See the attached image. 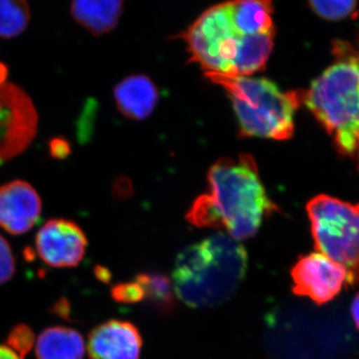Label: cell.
Segmentation results:
<instances>
[{
    "label": "cell",
    "mask_w": 359,
    "mask_h": 359,
    "mask_svg": "<svg viewBox=\"0 0 359 359\" xmlns=\"http://www.w3.org/2000/svg\"><path fill=\"white\" fill-rule=\"evenodd\" d=\"M273 0H228L201 14L181 37L205 75L250 76L273 51Z\"/></svg>",
    "instance_id": "1"
},
{
    "label": "cell",
    "mask_w": 359,
    "mask_h": 359,
    "mask_svg": "<svg viewBox=\"0 0 359 359\" xmlns=\"http://www.w3.org/2000/svg\"><path fill=\"white\" fill-rule=\"evenodd\" d=\"M276 207L250 155L219 160L208 173V190L193 203L187 219L199 228L219 229L243 241L256 235Z\"/></svg>",
    "instance_id": "2"
},
{
    "label": "cell",
    "mask_w": 359,
    "mask_h": 359,
    "mask_svg": "<svg viewBox=\"0 0 359 359\" xmlns=\"http://www.w3.org/2000/svg\"><path fill=\"white\" fill-rule=\"evenodd\" d=\"M247 269L248 254L241 243L228 233H215L177 257L175 292L191 308H215L235 294Z\"/></svg>",
    "instance_id": "3"
},
{
    "label": "cell",
    "mask_w": 359,
    "mask_h": 359,
    "mask_svg": "<svg viewBox=\"0 0 359 359\" xmlns=\"http://www.w3.org/2000/svg\"><path fill=\"white\" fill-rule=\"evenodd\" d=\"M334 55V63L302 91V103L332 137L340 154L354 157L359 132V53L337 41Z\"/></svg>",
    "instance_id": "4"
},
{
    "label": "cell",
    "mask_w": 359,
    "mask_h": 359,
    "mask_svg": "<svg viewBox=\"0 0 359 359\" xmlns=\"http://www.w3.org/2000/svg\"><path fill=\"white\" fill-rule=\"evenodd\" d=\"M230 97L240 124L247 137L287 140L294 131V113L302 103V91L283 92L266 78L207 75Z\"/></svg>",
    "instance_id": "5"
},
{
    "label": "cell",
    "mask_w": 359,
    "mask_h": 359,
    "mask_svg": "<svg viewBox=\"0 0 359 359\" xmlns=\"http://www.w3.org/2000/svg\"><path fill=\"white\" fill-rule=\"evenodd\" d=\"M314 245L344 266L347 285L359 283V204L318 195L306 205Z\"/></svg>",
    "instance_id": "6"
},
{
    "label": "cell",
    "mask_w": 359,
    "mask_h": 359,
    "mask_svg": "<svg viewBox=\"0 0 359 359\" xmlns=\"http://www.w3.org/2000/svg\"><path fill=\"white\" fill-rule=\"evenodd\" d=\"M6 77V68L0 65V164L25 152L39 126L32 98Z\"/></svg>",
    "instance_id": "7"
},
{
    "label": "cell",
    "mask_w": 359,
    "mask_h": 359,
    "mask_svg": "<svg viewBox=\"0 0 359 359\" xmlns=\"http://www.w3.org/2000/svg\"><path fill=\"white\" fill-rule=\"evenodd\" d=\"M290 276L294 294L318 304L332 301L347 283L344 266L318 252L299 257Z\"/></svg>",
    "instance_id": "8"
},
{
    "label": "cell",
    "mask_w": 359,
    "mask_h": 359,
    "mask_svg": "<svg viewBox=\"0 0 359 359\" xmlns=\"http://www.w3.org/2000/svg\"><path fill=\"white\" fill-rule=\"evenodd\" d=\"M35 249L40 259L52 268H74L83 259L87 238L73 222L53 219L40 228Z\"/></svg>",
    "instance_id": "9"
},
{
    "label": "cell",
    "mask_w": 359,
    "mask_h": 359,
    "mask_svg": "<svg viewBox=\"0 0 359 359\" xmlns=\"http://www.w3.org/2000/svg\"><path fill=\"white\" fill-rule=\"evenodd\" d=\"M39 194L25 181H13L0 187V228L11 235L32 230L41 214Z\"/></svg>",
    "instance_id": "10"
},
{
    "label": "cell",
    "mask_w": 359,
    "mask_h": 359,
    "mask_svg": "<svg viewBox=\"0 0 359 359\" xmlns=\"http://www.w3.org/2000/svg\"><path fill=\"white\" fill-rule=\"evenodd\" d=\"M143 340L133 323L110 320L90 332L87 351L91 359H140Z\"/></svg>",
    "instance_id": "11"
},
{
    "label": "cell",
    "mask_w": 359,
    "mask_h": 359,
    "mask_svg": "<svg viewBox=\"0 0 359 359\" xmlns=\"http://www.w3.org/2000/svg\"><path fill=\"white\" fill-rule=\"evenodd\" d=\"M114 98L122 114L134 120H144L154 111L159 92L145 75L125 78L114 89Z\"/></svg>",
    "instance_id": "12"
},
{
    "label": "cell",
    "mask_w": 359,
    "mask_h": 359,
    "mask_svg": "<svg viewBox=\"0 0 359 359\" xmlns=\"http://www.w3.org/2000/svg\"><path fill=\"white\" fill-rule=\"evenodd\" d=\"M123 6L124 0H72L71 13L92 34L102 35L118 25Z\"/></svg>",
    "instance_id": "13"
},
{
    "label": "cell",
    "mask_w": 359,
    "mask_h": 359,
    "mask_svg": "<svg viewBox=\"0 0 359 359\" xmlns=\"http://www.w3.org/2000/svg\"><path fill=\"white\" fill-rule=\"evenodd\" d=\"M37 359H83L85 342L82 335L67 327L46 328L35 342Z\"/></svg>",
    "instance_id": "14"
},
{
    "label": "cell",
    "mask_w": 359,
    "mask_h": 359,
    "mask_svg": "<svg viewBox=\"0 0 359 359\" xmlns=\"http://www.w3.org/2000/svg\"><path fill=\"white\" fill-rule=\"evenodd\" d=\"M30 20L27 0H0V37L13 39L25 32Z\"/></svg>",
    "instance_id": "15"
},
{
    "label": "cell",
    "mask_w": 359,
    "mask_h": 359,
    "mask_svg": "<svg viewBox=\"0 0 359 359\" xmlns=\"http://www.w3.org/2000/svg\"><path fill=\"white\" fill-rule=\"evenodd\" d=\"M137 280L144 290L145 299L160 311H171L175 306L172 283L160 273H140Z\"/></svg>",
    "instance_id": "16"
},
{
    "label": "cell",
    "mask_w": 359,
    "mask_h": 359,
    "mask_svg": "<svg viewBox=\"0 0 359 359\" xmlns=\"http://www.w3.org/2000/svg\"><path fill=\"white\" fill-rule=\"evenodd\" d=\"M314 13L330 21L344 20L355 9L358 0H309Z\"/></svg>",
    "instance_id": "17"
},
{
    "label": "cell",
    "mask_w": 359,
    "mask_h": 359,
    "mask_svg": "<svg viewBox=\"0 0 359 359\" xmlns=\"http://www.w3.org/2000/svg\"><path fill=\"white\" fill-rule=\"evenodd\" d=\"M34 344V337L32 328L27 325H18L11 330L7 339V346L18 353L21 359L32 351Z\"/></svg>",
    "instance_id": "18"
},
{
    "label": "cell",
    "mask_w": 359,
    "mask_h": 359,
    "mask_svg": "<svg viewBox=\"0 0 359 359\" xmlns=\"http://www.w3.org/2000/svg\"><path fill=\"white\" fill-rule=\"evenodd\" d=\"M113 299L120 304H138L145 299L140 283L134 282L118 283L111 290Z\"/></svg>",
    "instance_id": "19"
},
{
    "label": "cell",
    "mask_w": 359,
    "mask_h": 359,
    "mask_svg": "<svg viewBox=\"0 0 359 359\" xmlns=\"http://www.w3.org/2000/svg\"><path fill=\"white\" fill-rule=\"evenodd\" d=\"M15 273V259L6 238L0 236V285L11 280Z\"/></svg>",
    "instance_id": "20"
},
{
    "label": "cell",
    "mask_w": 359,
    "mask_h": 359,
    "mask_svg": "<svg viewBox=\"0 0 359 359\" xmlns=\"http://www.w3.org/2000/svg\"><path fill=\"white\" fill-rule=\"evenodd\" d=\"M351 316H353L354 323L359 330V292L354 297L351 304Z\"/></svg>",
    "instance_id": "21"
},
{
    "label": "cell",
    "mask_w": 359,
    "mask_h": 359,
    "mask_svg": "<svg viewBox=\"0 0 359 359\" xmlns=\"http://www.w3.org/2000/svg\"><path fill=\"white\" fill-rule=\"evenodd\" d=\"M0 359H21L18 353H14L11 347L0 346Z\"/></svg>",
    "instance_id": "22"
},
{
    "label": "cell",
    "mask_w": 359,
    "mask_h": 359,
    "mask_svg": "<svg viewBox=\"0 0 359 359\" xmlns=\"http://www.w3.org/2000/svg\"><path fill=\"white\" fill-rule=\"evenodd\" d=\"M354 157L358 159V165L359 168V132H358V145H356V151L355 154H354Z\"/></svg>",
    "instance_id": "23"
}]
</instances>
